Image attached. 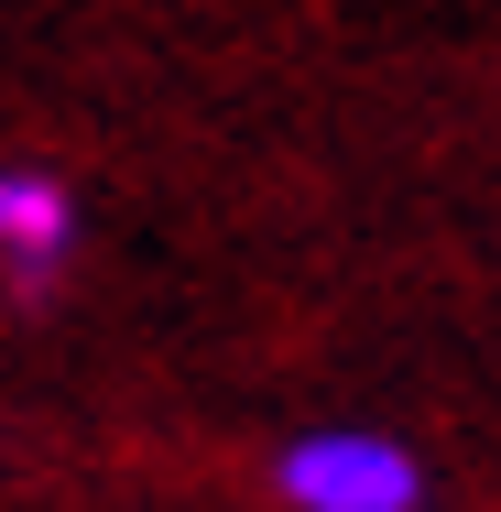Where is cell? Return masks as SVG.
I'll return each mask as SVG.
<instances>
[{
	"instance_id": "6da1fadb",
	"label": "cell",
	"mask_w": 501,
	"mask_h": 512,
	"mask_svg": "<svg viewBox=\"0 0 501 512\" xmlns=\"http://www.w3.org/2000/svg\"><path fill=\"white\" fill-rule=\"evenodd\" d=\"M273 491L295 512H425V458L382 425H305L273 447Z\"/></svg>"
},
{
	"instance_id": "7a4b0ae2",
	"label": "cell",
	"mask_w": 501,
	"mask_h": 512,
	"mask_svg": "<svg viewBox=\"0 0 501 512\" xmlns=\"http://www.w3.org/2000/svg\"><path fill=\"white\" fill-rule=\"evenodd\" d=\"M0 251H11V262H66V251H77V197H66V175L0 164Z\"/></svg>"
}]
</instances>
